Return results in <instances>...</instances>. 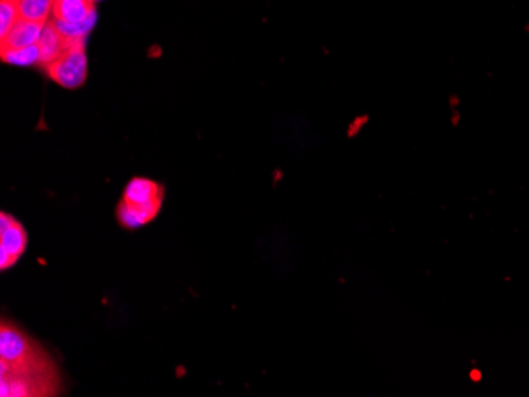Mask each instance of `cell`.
Returning a JSON list of instances; mask_svg holds the SVG:
<instances>
[{"mask_svg": "<svg viewBox=\"0 0 529 397\" xmlns=\"http://www.w3.org/2000/svg\"><path fill=\"white\" fill-rule=\"evenodd\" d=\"M53 19L59 31L72 40H86L96 24L94 0H54Z\"/></svg>", "mask_w": 529, "mask_h": 397, "instance_id": "cell-1", "label": "cell"}, {"mask_svg": "<svg viewBox=\"0 0 529 397\" xmlns=\"http://www.w3.org/2000/svg\"><path fill=\"white\" fill-rule=\"evenodd\" d=\"M45 72L54 83L69 91H75L83 86L88 78V56H86L84 40H75L69 50L53 64L45 67Z\"/></svg>", "mask_w": 529, "mask_h": 397, "instance_id": "cell-2", "label": "cell"}, {"mask_svg": "<svg viewBox=\"0 0 529 397\" xmlns=\"http://www.w3.org/2000/svg\"><path fill=\"white\" fill-rule=\"evenodd\" d=\"M46 355L39 345L12 323H2L0 328V364L21 366Z\"/></svg>", "mask_w": 529, "mask_h": 397, "instance_id": "cell-3", "label": "cell"}, {"mask_svg": "<svg viewBox=\"0 0 529 397\" xmlns=\"http://www.w3.org/2000/svg\"><path fill=\"white\" fill-rule=\"evenodd\" d=\"M27 246V235L18 220L2 212L0 217V266L2 271L12 268L23 257Z\"/></svg>", "mask_w": 529, "mask_h": 397, "instance_id": "cell-4", "label": "cell"}, {"mask_svg": "<svg viewBox=\"0 0 529 397\" xmlns=\"http://www.w3.org/2000/svg\"><path fill=\"white\" fill-rule=\"evenodd\" d=\"M122 201L127 205L148 212L149 216L156 217L164 201V187L146 178H134L127 184L122 195Z\"/></svg>", "mask_w": 529, "mask_h": 397, "instance_id": "cell-5", "label": "cell"}, {"mask_svg": "<svg viewBox=\"0 0 529 397\" xmlns=\"http://www.w3.org/2000/svg\"><path fill=\"white\" fill-rule=\"evenodd\" d=\"M73 42H75V40L65 37V35L59 31L56 21L50 19V21L46 23L45 29H43L39 43H37L40 53L39 65H42V67H48V65L53 64V62L56 61V59H59L65 51L69 50Z\"/></svg>", "mask_w": 529, "mask_h": 397, "instance_id": "cell-6", "label": "cell"}, {"mask_svg": "<svg viewBox=\"0 0 529 397\" xmlns=\"http://www.w3.org/2000/svg\"><path fill=\"white\" fill-rule=\"evenodd\" d=\"M45 26L46 23L18 19L7 37L0 40V50H21V48L37 45Z\"/></svg>", "mask_w": 529, "mask_h": 397, "instance_id": "cell-7", "label": "cell"}, {"mask_svg": "<svg viewBox=\"0 0 529 397\" xmlns=\"http://www.w3.org/2000/svg\"><path fill=\"white\" fill-rule=\"evenodd\" d=\"M54 0H18L20 18L48 23L53 15Z\"/></svg>", "mask_w": 529, "mask_h": 397, "instance_id": "cell-8", "label": "cell"}, {"mask_svg": "<svg viewBox=\"0 0 529 397\" xmlns=\"http://www.w3.org/2000/svg\"><path fill=\"white\" fill-rule=\"evenodd\" d=\"M118 220L122 227L137 230L154 220V217L149 216L148 212L127 205L126 201H121L118 206Z\"/></svg>", "mask_w": 529, "mask_h": 397, "instance_id": "cell-9", "label": "cell"}, {"mask_svg": "<svg viewBox=\"0 0 529 397\" xmlns=\"http://www.w3.org/2000/svg\"><path fill=\"white\" fill-rule=\"evenodd\" d=\"M2 61L10 65H20V67H29V65L39 64L40 53L39 46H29L21 50H0Z\"/></svg>", "mask_w": 529, "mask_h": 397, "instance_id": "cell-10", "label": "cell"}, {"mask_svg": "<svg viewBox=\"0 0 529 397\" xmlns=\"http://www.w3.org/2000/svg\"><path fill=\"white\" fill-rule=\"evenodd\" d=\"M18 19H20L18 0H0V40L7 37Z\"/></svg>", "mask_w": 529, "mask_h": 397, "instance_id": "cell-11", "label": "cell"}, {"mask_svg": "<svg viewBox=\"0 0 529 397\" xmlns=\"http://www.w3.org/2000/svg\"><path fill=\"white\" fill-rule=\"evenodd\" d=\"M94 2H96V4H97V2H100V0H94Z\"/></svg>", "mask_w": 529, "mask_h": 397, "instance_id": "cell-12", "label": "cell"}]
</instances>
